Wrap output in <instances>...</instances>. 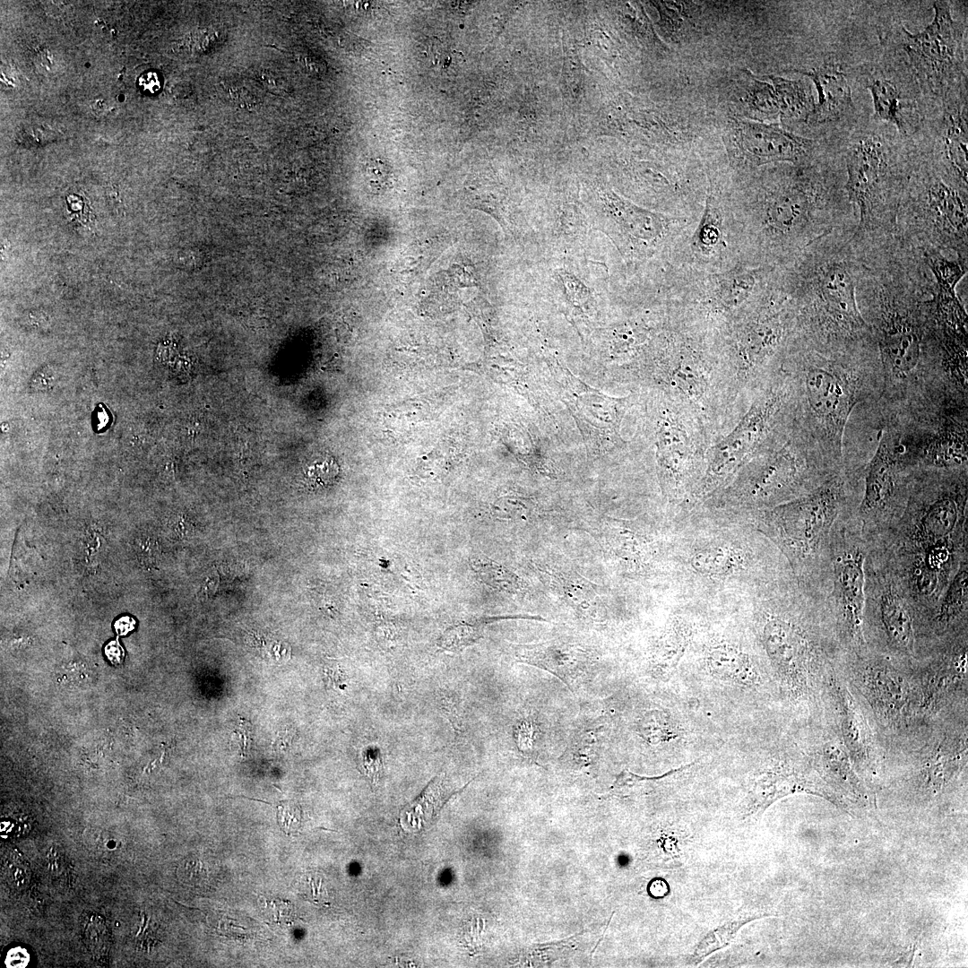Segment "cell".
<instances>
[{
  "mask_svg": "<svg viewBox=\"0 0 968 968\" xmlns=\"http://www.w3.org/2000/svg\"><path fill=\"white\" fill-rule=\"evenodd\" d=\"M779 400L771 397L756 404L738 427L716 447L710 466L712 477L719 478L733 470L755 449L769 428Z\"/></svg>",
  "mask_w": 968,
  "mask_h": 968,
  "instance_id": "cell-18",
  "label": "cell"
},
{
  "mask_svg": "<svg viewBox=\"0 0 968 968\" xmlns=\"http://www.w3.org/2000/svg\"><path fill=\"white\" fill-rule=\"evenodd\" d=\"M262 81L269 89H282L283 82L272 73H263L261 75Z\"/></svg>",
  "mask_w": 968,
  "mask_h": 968,
  "instance_id": "cell-49",
  "label": "cell"
},
{
  "mask_svg": "<svg viewBox=\"0 0 968 968\" xmlns=\"http://www.w3.org/2000/svg\"><path fill=\"white\" fill-rule=\"evenodd\" d=\"M277 819L285 834L296 833L301 825L300 808L290 802H285L277 808Z\"/></svg>",
  "mask_w": 968,
  "mask_h": 968,
  "instance_id": "cell-38",
  "label": "cell"
},
{
  "mask_svg": "<svg viewBox=\"0 0 968 968\" xmlns=\"http://www.w3.org/2000/svg\"><path fill=\"white\" fill-rule=\"evenodd\" d=\"M804 375L808 405L828 461L837 466L849 417L865 393L868 369L877 352L814 350Z\"/></svg>",
  "mask_w": 968,
  "mask_h": 968,
  "instance_id": "cell-8",
  "label": "cell"
},
{
  "mask_svg": "<svg viewBox=\"0 0 968 968\" xmlns=\"http://www.w3.org/2000/svg\"><path fill=\"white\" fill-rule=\"evenodd\" d=\"M759 623L762 645L782 691L818 718L829 677L843 653L828 613L810 619L767 609Z\"/></svg>",
  "mask_w": 968,
  "mask_h": 968,
  "instance_id": "cell-5",
  "label": "cell"
},
{
  "mask_svg": "<svg viewBox=\"0 0 968 968\" xmlns=\"http://www.w3.org/2000/svg\"><path fill=\"white\" fill-rule=\"evenodd\" d=\"M913 492L886 560L898 573L946 583L967 557L966 472L954 470Z\"/></svg>",
  "mask_w": 968,
  "mask_h": 968,
  "instance_id": "cell-3",
  "label": "cell"
},
{
  "mask_svg": "<svg viewBox=\"0 0 968 968\" xmlns=\"http://www.w3.org/2000/svg\"><path fill=\"white\" fill-rule=\"evenodd\" d=\"M967 98L960 92L945 101L939 141L929 152L945 169L967 183Z\"/></svg>",
  "mask_w": 968,
  "mask_h": 968,
  "instance_id": "cell-20",
  "label": "cell"
},
{
  "mask_svg": "<svg viewBox=\"0 0 968 968\" xmlns=\"http://www.w3.org/2000/svg\"><path fill=\"white\" fill-rule=\"evenodd\" d=\"M428 54L435 65L445 67L450 64L449 53L437 39H433L428 45Z\"/></svg>",
  "mask_w": 968,
  "mask_h": 968,
  "instance_id": "cell-40",
  "label": "cell"
},
{
  "mask_svg": "<svg viewBox=\"0 0 968 968\" xmlns=\"http://www.w3.org/2000/svg\"><path fill=\"white\" fill-rule=\"evenodd\" d=\"M913 661L870 648L843 653L837 670L863 707L886 755L910 745L928 729Z\"/></svg>",
  "mask_w": 968,
  "mask_h": 968,
  "instance_id": "cell-7",
  "label": "cell"
},
{
  "mask_svg": "<svg viewBox=\"0 0 968 968\" xmlns=\"http://www.w3.org/2000/svg\"><path fill=\"white\" fill-rule=\"evenodd\" d=\"M21 864L22 863L10 862L7 866L8 877L11 883H14V886L18 888L23 886L22 885L26 883L25 868Z\"/></svg>",
  "mask_w": 968,
  "mask_h": 968,
  "instance_id": "cell-44",
  "label": "cell"
},
{
  "mask_svg": "<svg viewBox=\"0 0 968 968\" xmlns=\"http://www.w3.org/2000/svg\"><path fill=\"white\" fill-rule=\"evenodd\" d=\"M967 183L929 152L916 154L896 215V236L923 255L968 260Z\"/></svg>",
  "mask_w": 968,
  "mask_h": 968,
  "instance_id": "cell-6",
  "label": "cell"
},
{
  "mask_svg": "<svg viewBox=\"0 0 968 968\" xmlns=\"http://www.w3.org/2000/svg\"><path fill=\"white\" fill-rule=\"evenodd\" d=\"M865 87L870 91L875 116L906 135L911 125V107L900 83L886 77L882 71L874 70L865 78Z\"/></svg>",
  "mask_w": 968,
  "mask_h": 968,
  "instance_id": "cell-22",
  "label": "cell"
},
{
  "mask_svg": "<svg viewBox=\"0 0 968 968\" xmlns=\"http://www.w3.org/2000/svg\"><path fill=\"white\" fill-rule=\"evenodd\" d=\"M814 83L817 101L809 120L814 124L840 121L854 110L850 77L842 65L826 61L804 73Z\"/></svg>",
  "mask_w": 968,
  "mask_h": 968,
  "instance_id": "cell-19",
  "label": "cell"
},
{
  "mask_svg": "<svg viewBox=\"0 0 968 968\" xmlns=\"http://www.w3.org/2000/svg\"><path fill=\"white\" fill-rule=\"evenodd\" d=\"M363 764L367 770V774L369 775L373 781L378 779L381 769V761L378 752L373 749L366 751L363 756Z\"/></svg>",
  "mask_w": 968,
  "mask_h": 968,
  "instance_id": "cell-43",
  "label": "cell"
},
{
  "mask_svg": "<svg viewBox=\"0 0 968 968\" xmlns=\"http://www.w3.org/2000/svg\"><path fill=\"white\" fill-rule=\"evenodd\" d=\"M705 666L717 678L744 687H756L763 675L751 658L727 644L711 646L704 656Z\"/></svg>",
  "mask_w": 968,
  "mask_h": 968,
  "instance_id": "cell-23",
  "label": "cell"
},
{
  "mask_svg": "<svg viewBox=\"0 0 968 968\" xmlns=\"http://www.w3.org/2000/svg\"><path fill=\"white\" fill-rule=\"evenodd\" d=\"M913 673L928 726L967 717V635L938 644L914 660Z\"/></svg>",
  "mask_w": 968,
  "mask_h": 968,
  "instance_id": "cell-13",
  "label": "cell"
},
{
  "mask_svg": "<svg viewBox=\"0 0 968 968\" xmlns=\"http://www.w3.org/2000/svg\"><path fill=\"white\" fill-rule=\"evenodd\" d=\"M842 524L830 545L833 591L826 610L843 653L869 648L864 635L866 558L864 538Z\"/></svg>",
  "mask_w": 968,
  "mask_h": 968,
  "instance_id": "cell-11",
  "label": "cell"
},
{
  "mask_svg": "<svg viewBox=\"0 0 968 968\" xmlns=\"http://www.w3.org/2000/svg\"><path fill=\"white\" fill-rule=\"evenodd\" d=\"M549 573L553 586L567 604L579 612L597 615L600 596L594 584L575 572L552 570Z\"/></svg>",
  "mask_w": 968,
  "mask_h": 968,
  "instance_id": "cell-27",
  "label": "cell"
},
{
  "mask_svg": "<svg viewBox=\"0 0 968 968\" xmlns=\"http://www.w3.org/2000/svg\"><path fill=\"white\" fill-rule=\"evenodd\" d=\"M755 272L732 271L721 277L718 288L720 301L733 307L744 301L755 285Z\"/></svg>",
  "mask_w": 968,
  "mask_h": 968,
  "instance_id": "cell-35",
  "label": "cell"
},
{
  "mask_svg": "<svg viewBox=\"0 0 968 968\" xmlns=\"http://www.w3.org/2000/svg\"><path fill=\"white\" fill-rule=\"evenodd\" d=\"M228 92L229 99L240 107L251 108L257 103L256 96L246 87L234 85L229 88Z\"/></svg>",
  "mask_w": 968,
  "mask_h": 968,
  "instance_id": "cell-39",
  "label": "cell"
},
{
  "mask_svg": "<svg viewBox=\"0 0 968 968\" xmlns=\"http://www.w3.org/2000/svg\"><path fill=\"white\" fill-rule=\"evenodd\" d=\"M933 9V20L924 30L912 34L900 26L895 39L914 81L925 92L946 101L966 82L964 33L948 2L936 1Z\"/></svg>",
  "mask_w": 968,
  "mask_h": 968,
  "instance_id": "cell-10",
  "label": "cell"
},
{
  "mask_svg": "<svg viewBox=\"0 0 968 968\" xmlns=\"http://www.w3.org/2000/svg\"><path fill=\"white\" fill-rule=\"evenodd\" d=\"M446 797L445 774L436 777L413 802L400 813V824L409 832H417L435 817Z\"/></svg>",
  "mask_w": 968,
  "mask_h": 968,
  "instance_id": "cell-26",
  "label": "cell"
},
{
  "mask_svg": "<svg viewBox=\"0 0 968 968\" xmlns=\"http://www.w3.org/2000/svg\"><path fill=\"white\" fill-rule=\"evenodd\" d=\"M535 730L532 723L523 722L516 729V741L520 748L531 749L534 742Z\"/></svg>",
  "mask_w": 968,
  "mask_h": 968,
  "instance_id": "cell-41",
  "label": "cell"
},
{
  "mask_svg": "<svg viewBox=\"0 0 968 968\" xmlns=\"http://www.w3.org/2000/svg\"><path fill=\"white\" fill-rule=\"evenodd\" d=\"M846 501L845 481L834 473L808 494L770 514L773 537L799 570L816 568L825 557Z\"/></svg>",
  "mask_w": 968,
  "mask_h": 968,
  "instance_id": "cell-9",
  "label": "cell"
},
{
  "mask_svg": "<svg viewBox=\"0 0 968 968\" xmlns=\"http://www.w3.org/2000/svg\"><path fill=\"white\" fill-rule=\"evenodd\" d=\"M516 657L523 663L550 672L570 689L592 661V655L586 648L561 641L523 644L517 648Z\"/></svg>",
  "mask_w": 968,
  "mask_h": 968,
  "instance_id": "cell-21",
  "label": "cell"
},
{
  "mask_svg": "<svg viewBox=\"0 0 968 968\" xmlns=\"http://www.w3.org/2000/svg\"><path fill=\"white\" fill-rule=\"evenodd\" d=\"M55 376L52 370H39L33 378V385L38 389H48L54 382Z\"/></svg>",
  "mask_w": 968,
  "mask_h": 968,
  "instance_id": "cell-46",
  "label": "cell"
},
{
  "mask_svg": "<svg viewBox=\"0 0 968 968\" xmlns=\"http://www.w3.org/2000/svg\"><path fill=\"white\" fill-rule=\"evenodd\" d=\"M868 570L864 635L869 648L889 656L917 660L920 644L912 607L887 566Z\"/></svg>",
  "mask_w": 968,
  "mask_h": 968,
  "instance_id": "cell-12",
  "label": "cell"
},
{
  "mask_svg": "<svg viewBox=\"0 0 968 968\" xmlns=\"http://www.w3.org/2000/svg\"><path fill=\"white\" fill-rule=\"evenodd\" d=\"M105 654L113 664H119L125 657V651L117 641L109 642L105 647Z\"/></svg>",
  "mask_w": 968,
  "mask_h": 968,
  "instance_id": "cell-45",
  "label": "cell"
},
{
  "mask_svg": "<svg viewBox=\"0 0 968 968\" xmlns=\"http://www.w3.org/2000/svg\"><path fill=\"white\" fill-rule=\"evenodd\" d=\"M84 939L91 954L98 958L108 956L110 947V935L104 920L99 916H91L85 925Z\"/></svg>",
  "mask_w": 968,
  "mask_h": 968,
  "instance_id": "cell-36",
  "label": "cell"
},
{
  "mask_svg": "<svg viewBox=\"0 0 968 968\" xmlns=\"http://www.w3.org/2000/svg\"><path fill=\"white\" fill-rule=\"evenodd\" d=\"M817 734L808 747L813 767L836 799L847 807L846 799L863 804L869 800L866 785L860 778L842 741L823 719L817 721Z\"/></svg>",
  "mask_w": 968,
  "mask_h": 968,
  "instance_id": "cell-16",
  "label": "cell"
},
{
  "mask_svg": "<svg viewBox=\"0 0 968 968\" xmlns=\"http://www.w3.org/2000/svg\"><path fill=\"white\" fill-rule=\"evenodd\" d=\"M915 157L916 152L876 130L859 133L848 143L842 160L844 189L857 215L851 235L856 248L877 246L896 236L897 211Z\"/></svg>",
  "mask_w": 968,
  "mask_h": 968,
  "instance_id": "cell-4",
  "label": "cell"
},
{
  "mask_svg": "<svg viewBox=\"0 0 968 968\" xmlns=\"http://www.w3.org/2000/svg\"><path fill=\"white\" fill-rule=\"evenodd\" d=\"M821 718L836 733L859 774L872 782L886 753L863 707L837 668L826 685Z\"/></svg>",
  "mask_w": 968,
  "mask_h": 968,
  "instance_id": "cell-14",
  "label": "cell"
},
{
  "mask_svg": "<svg viewBox=\"0 0 968 968\" xmlns=\"http://www.w3.org/2000/svg\"><path fill=\"white\" fill-rule=\"evenodd\" d=\"M771 79L777 95L781 117L809 119L816 104L809 86L801 81H790L780 77Z\"/></svg>",
  "mask_w": 968,
  "mask_h": 968,
  "instance_id": "cell-28",
  "label": "cell"
},
{
  "mask_svg": "<svg viewBox=\"0 0 968 968\" xmlns=\"http://www.w3.org/2000/svg\"><path fill=\"white\" fill-rule=\"evenodd\" d=\"M146 75L147 76H145L144 80L142 79V82H149L148 84L144 85V88L147 89V90H150L151 91H153L154 90H158L159 87H160V84H159V81H158V79L156 77V74L152 73H148Z\"/></svg>",
  "mask_w": 968,
  "mask_h": 968,
  "instance_id": "cell-51",
  "label": "cell"
},
{
  "mask_svg": "<svg viewBox=\"0 0 968 968\" xmlns=\"http://www.w3.org/2000/svg\"><path fill=\"white\" fill-rule=\"evenodd\" d=\"M480 636L479 628L472 625H461L450 628L443 635L441 642L445 648L459 650L463 648Z\"/></svg>",
  "mask_w": 968,
  "mask_h": 968,
  "instance_id": "cell-37",
  "label": "cell"
},
{
  "mask_svg": "<svg viewBox=\"0 0 968 968\" xmlns=\"http://www.w3.org/2000/svg\"><path fill=\"white\" fill-rule=\"evenodd\" d=\"M853 230H838L803 252L793 291L814 350L832 352L877 350L859 309L856 287L861 262L851 243Z\"/></svg>",
  "mask_w": 968,
  "mask_h": 968,
  "instance_id": "cell-2",
  "label": "cell"
},
{
  "mask_svg": "<svg viewBox=\"0 0 968 968\" xmlns=\"http://www.w3.org/2000/svg\"><path fill=\"white\" fill-rule=\"evenodd\" d=\"M639 736L648 744L657 746L679 737V730L670 715L659 709L643 713L636 722Z\"/></svg>",
  "mask_w": 968,
  "mask_h": 968,
  "instance_id": "cell-32",
  "label": "cell"
},
{
  "mask_svg": "<svg viewBox=\"0 0 968 968\" xmlns=\"http://www.w3.org/2000/svg\"><path fill=\"white\" fill-rule=\"evenodd\" d=\"M758 917H746L730 920L708 933L698 944L691 955V961L696 964L712 953L727 946L734 939L739 928Z\"/></svg>",
  "mask_w": 968,
  "mask_h": 968,
  "instance_id": "cell-34",
  "label": "cell"
},
{
  "mask_svg": "<svg viewBox=\"0 0 968 968\" xmlns=\"http://www.w3.org/2000/svg\"><path fill=\"white\" fill-rule=\"evenodd\" d=\"M134 627L135 621L129 616L121 617L114 624L115 630L119 635H125L128 634L134 629Z\"/></svg>",
  "mask_w": 968,
  "mask_h": 968,
  "instance_id": "cell-48",
  "label": "cell"
},
{
  "mask_svg": "<svg viewBox=\"0 0 968 968\" xmlns=\"http://www.w3.org/2000/svg\"><path fill=\"white\" fill-rule=\"evenodd\" d=\"M856 298L875 341L884 393L906 397L926 362L935 280L922 254L897 242L860 256Z\"/></svg>",
  "mask_w": 968,
  "mask_h": 968,
  "instance_id": "cell-1",
  "label": "cell"
},
{
  "mask_svg": "<svg viewBox=\"0 0 968 968\" xmlns=\"http://www.w3.org/2000/svg\"><path fill=\"white\" fill-rule=\"evenodd\" d=\"M900 438L885 431L870 460L865 477L863 498L859 507L861 529L885 528L899 513L903 484L900 471L906 467Z\"/></svg>",
  "mask_w": 968,
  "mask_h": 968,
  "instance_id": "cell-15",
  "label": "cell"
},
{
  "mask_svg": "<svg viewBox=\"0 0 968 968\" xmlns=\"http://www.w3.org/2000/svg\"><path fill=\"white\" fill-rule=\"evenodd\" d=\"M615 213L617 223L628 234L637 239L653 241L660 237L662 222L656 215L642 212L634 207L617 206Z\"/></svg>",
  "mask_w": 968,
  "mask_h": 968,
  "instance_id": "cell-33",
  "label": "cell"
},
{
  "mask_svg": "<svg viewBox=\"0 0 968 968\" xmlns=\"http://www.w3.org/2000/svg\"><path fill=\"white\" fill-rule=\"evenodd\" d=\"M690 628L684 623H671L659 638L652 665L656 676L668 679L675 671L690 638Z\"/></svg>",
  "mask_w": 968,
  "mask_h": 968,
  "instance_id": "cell-25",
  "label": "cell"
},
{
  "mask_svg": "<svg viewBox=\"0 0 968 968\" xmlns=\"http://www.w3.org/2000/svg\"><path fill=\"white\" fill-rule=\"evenodd\" d=\"M138 549L143 557L155 558L156 557V545L151 543L150 538H147L146 541L140 542Z\"/></svg>",
  "mask_w": 968,
  "mask_h": 968,
  "instance_id": "cell-50",
  "label": "cell"
},
{
  "mask_svg": "<svg viewBox=\"0 0 968 968\" xmlns=\"http://www.w3.org/2000/svg\"><path fill=\"white\" fill-rule=\"evenodd\" d=\"M661 431V464L675 478L680 475L690 457V444L684 428L676 421Z\"/></svg>",
  "mask_w": 968,
  "mask_h": 968,
  "instance_id": "cell-29",
  "label": "cell"
},
{
  "mask_svg": "<svg viewBox=\"0 0 968 968\" xmlns=\"http://www.w3.org/2000/svg\"><path fill=\"white\" fill-rule=\"evenodd\" d=\"M692 566L699 573L726 575L741 565V555L732 548L716 546L698 550L691 559Z\"/></svg>",
  "mask_w": 968,
  "mask_h": 968,
  "instance_id": "cell-31",
  "label": "cell"
},
{
  "mask_svg": "<svg viewBox=\"0 0 968 968\" xmlns=\"http://www.w3.org/2000/svg\"><path fill=\"white\" fill-rule=\"evenodd\" d=\"M293 738V729L285 728L279 731L276 739H274V749L285 750L289 748Z\"/></svg>",
  "mask_w": 968,
  "mask_h": 968,
  "instance_id": "cell-47",
  "label": "cell"
},
{
  "mask_svg": "<svg viewBox=\"0 0 968 968\" xmlns=\"http://www.w3.org/2000/svg\"><path fill=\"white\" fill-rule=\"evenodd\" d=\"M471 568L488 585L512 594H523L528 586L517 575L482 555L470 560Z\"/></svg>",
  "mask_w": 968,
  "mask_h": 968,
  "instance_id": "cell-30",
  "label": "cell"
},
{
  "mask_svg": "<svg viewBox=\"0 0 968 968\" xmlns=\"http://www.w3.org/2000/svg\"><path fill=\"white\" fill-rule=\"evenodd\" d=\"M298 61L309 73L320 74L325 71V64L323 60L312 54H300L298 55Z\"/></svg>",
  "mask_w": 968,
  "mask_h": 968,
  "instance_id": "cell-42",
  "label": "cell"
},
{
  "mask_svg": "<svg viewBox=\"0 0 968 968\" xmlns=\"http://www.w3.org/2000/svg\"><path fill=\"white\" fill-rule=\"evenodd\" d=\"M736 142L741 153L754 165L776 161L810 165V160L816 159L813 141L774 124L739 122Z\"/></svg>",
  "mask_w": 968,
  "mask_h": 968,
  "instance_id": "cell-17",
  "label": "cell"
},
{
  "mask_svg": "<svg viewBox=\"0 0 968 968\" xmlns=\"http://www.w3.org/2000/svg\"><path fill=\"white\" fill-rule=\"evenodd\" d=\"M802 461L789 448H782L765 464L755 485L761 497L780 494L791 486L802 471Z\"/></svg>",
  "mask_w": 968,
  "mask_h": 968,
  "instance_id": "cell-24",
  "label": "cell"
}]
</instances>
